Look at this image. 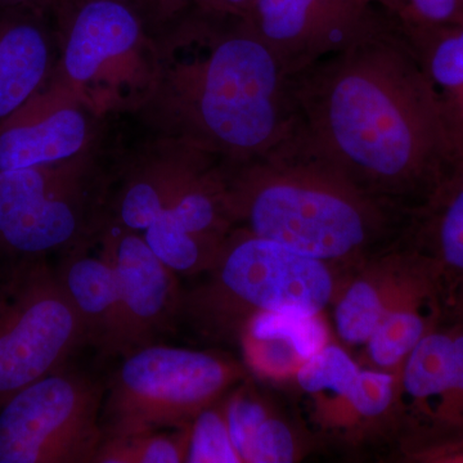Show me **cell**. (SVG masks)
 Here are the masks:
<instances>
[{"instance_id": "4316f807", "label": "cell", "mask_w": 463, "mask_h": 463, "mask_svg": "<svg viewBox=\"0 0 463 463\" xmlns=\"http://www.w3.org/2000/svg\"><path fill=\"white\" fill-rule=\"evenodd\" d=\"M449 318L452 321L453 340H455V383H453L452 392L448 401L446 417H444L443 426L439 432L437 441L426 452H423L419 459H422V457L438 448L447 446V444L463 438V318H453V317H449Z\"/></svg>"}, {"instance_id": "9a60e30c", "label": "cell", "mask_w": 463, "mask_h": 463, "mask_svg": "<svg viewBox=\"0 0 463 463\" xmlns=\"http://www.w3.org/2000/svg\"><path fill=\"white\" fill-rule=\"evenodd\" d=\"M57 57L50 8L0 5V124L47 85Z\"/></svg>"}, {"instance_id": "f1b7e54d", "label": "cell", "mask_w": 463, "mask_h": 463, "mask_svg": "<svg viewBox=\"0 0 463 463\" xmlns=\"http://www.w3.org/2000/svg\"><path fill=\"white\" fill-rule=\"evenodd\" d=\"M252 2L254 0H194V9L212 16L245 18Z\"/></svg>"}, {"instance_id": "2e32d148", "label": "cell", "mask_w": 463, "mask_h": 463, "mask_svg": "<svg viewBox=\"0 0 463 463\" xmlns=\"http://www.w3.org/2000/svg\"><path fill=\"white\" fill-rule=\"evenodd\" d=\"M403 245L431 261L447 316L463 318V161L411 216Z\"/></svg>"}, {"instance_id": "3957f363", "label": "cell", "mask_w": 463, "mask_h": 463, "mask_svg": "<svg viewBox=\"0 0 463 463\" xmlns=\"http://www.w3.org/2000/svg\"><path fill=\"white\" fill-rule=\"evenodd\" d=\"M224 182L234 228L323 261L340 285L401 248L411 223L347 181L295 128L260 156L225 163Z\"/></svg>"}, {"instance_id": "4dcf8cb0", "label": "cell", "mask_w": 463, "mask_h": 463, "mask_svg": "<svg viewBox=\"0 0 463 463\" xmlns=\"http://www.w3.org/2000/svg\"><path fill=\"white\" fill-rule=\"evenodd\" d=\"M54 0H0V5H33V7L51 8Z\"/></svg>"}, {"instance_id": "7a4b0ae2", "label": "cell", "mask_w": 463, "mask_h": 463, "mask_svg": "<svg viewBox=\"0 0 463 463\" xmlns=\"http://www.w3.org/2000/svg\"><path fill=\"white\" fill-rule=\"evenodd\" d=\"M156 69L127 118L137 132L242 163L285 141L297 123L282 61L242 17L192 9L156 41Z\"/></svg>"}, {"instance_id": "277c9868", "label": "cell", "mask_w": 463, "mask_h": 463, "mask_svg": "<svg viewBox=\"0 0 463 463\" xmlns=\"http://www.w3.org/2000/svg\"><path fill=\"white\" fill-rule=\"evenodd\" d=\"M115 123L78 156L0 170V265L42 260L96 242L108 222Z\"/></svg>"}, {"instance_id": "f546056e", "label": "cell", "mask_w": 463, "mask_h": 463, "mask_svg": "<svg viewBox=\"0 0 463 463\" xmlns=\"http://www.w3.org/2000/svg\"><path fill=\"white\" fill-rule=\"evenodd\" d=\"M421 461L428 462H463V438L447 446L432 450Z\"/></svg>"}, {"instance_id": "7402d4cb", "label": "cell", "mask_w": 463, "mask_h": 463, "mask_svg": "<svg viewBox=\"0 0 463 463\" xmlns=\"http://www.w3.org/2000/svg\"><path fill=\"white\" fill-rule=\"evenodd\" d=\"M191 426L103 439L93 463L187 462Z\"/></svg>"}, {"instance_id": "7c38bea8", "label": "cell", "mask_w": 463, "mask_h": 463, "mask_svg": "<svg viewBox=\"0 0 463 463\" xmlns=\"http://www.w3.org/2000/svg\"><path fill=\"white\" fill-rule=\"evenodd\" d=\"M115 118L65 91L44 87L0 124V170L78 156L108 134Z\"/></svg>"}, {"instance_id": "52a82bcc", "label": "cell", "mask_w": 463, "mask_h": 463, "mask_svg": "<svg viewBox=\"0 0 463 463\" xmlns=\"http://www.w3.org/2000/svg\"><path fill=\"white\" fill-rule=\"evenodd\" d=\"M123 356L105 386V438L187 428L246 374L237 362L203 350L148 344Z\"/></svg>"}, {"instance_id": "6da1fadb", "label": "cell", "mask_w": 463, "mask_h": 463, "mask_svg": "<svg viewBox=\"0 0 463 463\" xmlns=\"http://www.w3.org/2000/svg\"><path fill=\"white\" fill-rule=\"evenodd\" d=\"M303 141L373 199L412 216L456 165L416 51L388 17L289 76Z\"/></svg>"}, {"instance_id": "ba28073f", "label": "cell", "mask_w": 463, "mask_h": 463, "mask_svg": "<svg viewBox=\"0 0 463 463\" xmlns=\"http://www.w3.org/2000/svg\"><path fill=\"white\" fill-rule=\"evenodd\" d=\"M105 386L63 365L0 407V463H93Z\"/></svg>"}, {"instance_id": "83f0119b", "label": "cell", "mask_w": 463, "mask_h": 463, "mask_svg": "<svg viewBox=\"0 0 463 463\" xmlns=\"http://www.w3.org/2000/svg\"><path fill=\"white\" fill-rule=\"evenodd\" d=\"M141 16L155 41L184 20L194 0H125Z\"/></svg>"}, {"instance_id": "44dd1931", "label": "cell", "mask_w": 463, "mask_h": 463, "mask_svg": "<svg viewBox=\"0 0 463 463\" xmlns=\"http://www.w3.org/2000/svg\"><path fill=\"white\" fill-rule=\"evenodd\" d=\"M225 412L242 463H288L300 456L294 429L245 389L225 398Z\"/></svg>"}, {"instance_id": "8fae6325", "label": "cell", "mask_w": 463, "mask_h": 463, "mask_svg": "<svg viewBox=\"0 0 463 463\" xmlns=\"http://www.w3.org/2000/svg\"><path fill=\"white\" fill-rule=\"evenodd\" d=\"M99 245L114 267L120 298L116 355L154 344L181 310L178 276L149 249L142 233L106 222Z\"/></svg>"}, {"instance_id": "5bb4252c", "label": "cell", "mask_w": 463, "mask_h": 463, "mask_svg": "<svg viewBox=\"0 0 463 463\" xmlns=\"http://www.w3.org/2000/svg\"><path fill=\"white\" fill-rule=\"evenodd\" d=\"M452 321L446 317L413 347L399 373L398 398L408 399L399 421L405 450L413 458L437 441L455 383Z\"/></svg>"}, {"instance_id": "d6986e66", "label": "cell", "mask_w": 463, "mask_h": 463, "mask_svg": "<svg viewBox=\"0 0 463 463\" xmlns=\"http://www.w3.org/2000/svg\"><path fill=\"white\" fill-rule=\"evenodd\" d=\"M446 316L439 285L423 288L390 307L364 344L373 368L399 374L413 347Z\"/></svg>"}, {"instance_id": "ffe728a7", "label": "cell", "mask_w": 463, "mask_h": 463, "mask_svg": "<svg viewBox=\"0 0 463 463\" xmlns=\"http://www.w3.org/2000/svg\"><path fill=\"white\" fill-rule=\"evenodd\" d=\"M403 33L434 87L456 161L459 163L463 161V26Z\"/></svg>"}, {"instance_id": "603a6c76", "label": "cell", "mask_w": 463, "mask_h": 463, "mask_svg": "<svg viewBox=\"0 0 463 463\" xmlns=\"http://www.w3.org/2000/svg\"><path fill=\"white\" fill-rule=\"evenodd\" d=\"M359 370L361 367L344 347L328 343L301 364L295 380L307 394L331 392L346 402Z\"/></svg>"}, {"instance_id": "1f68e13d", "label": "cell", "mask_w": 463, "mask_h": 463, "mask_svg": "<svg viewBox=\"0 0 463 463\" xmlns=\"http://www.w3.org/2000/svg\"><path fill=\"white\" fill-rule=\"evenodd\" d=\"M12 268L14 267H5V265H0V298H2L5 286H7L9 276H11Z\"/></svg>"}, {"instance_id": "cb8c5ba5", "label": "cell", "mask_w": 463, "mask_h": 463, "mask_svg": "<svg viewBox=\"0 0 463 463\" xmlns=\"http://www.w3.org/2000/svg\"><path fill=\"white\" fill-rule=\"evenodd\" d=\"M405 33L463 26V0H373Z\"/></svg>"}, {"instance_id": "d4e9b609", "label": "cell", "mask_w": 463, "mask_h": 463, "mask_svg": "<svg viewBox=\"0 0 463 463\" xmlns=\"http://www.w3.org/2000/svg\"><path fill=\"white\" fill-rule=\"evenodd\" d=\"M187 462L242 463L232 440L225 398L203 410L192 423Z\"/></svg>"}, {"instance_id": "8992f818", "label": "cell", "mask_w": 463, "mask_h": 463, "mask_svg": "<svg viewBox=\"0 0 463 463\" xmlns=\"http://www.w3.org/2000/svg\"><path fill=\"white\" fill-rule=\"evenodd\" d=\"M58 57L45 87L85 100L109 118L127 115L147 91L156 41L125 0H54Z\"/></svg>"}, {"instance_id": "5b68a950", "label": "cell", "mask_w": 463, "mask_h": 463, "mask_svg": "<svg viewBox=\"0 0 463 463\" xmlns=\"http://www.w3.org/2000/svg\"><path fill=\"white\" fill-rule=\"evenodd\" d=\"M203 274L197 288L183 292L179 316L214 340H239L263 313L321 315L340 288L323 261L240 228Z\"/></svg>"}, {"instance_id": "30bf717a", "label": "cell", "mask_w": 463, "mask_h": 463, "mask_svg": "<svg viewBox=\"0 0 463 463\" xmlns=\"http://www.w3.org/2000/svg\"><path fill=\"white\" fill-rule=\"evenodd\" d=\"M383 17L373 0H254L245 20L291 76L345 50Z\"/></svg>"}, {"instance_id": "ac0fdd59", "label": "cell", "mask_w": 463, "mask_h": 463, "mask_svg": "<svg viewBox=\"0 0 463 463\" xmlns=\"http://www.w3.org/2000/svg\"><path fill=\"white\" fill-rule=\"evenodd\" d=\"M246 364L268 379L295 377L301 364L330 343L321 315L263 313L241 332Z\"/></svg>"}, {"instance_id": "484cf974", "label": "cell", "mask_w": 463, "mask_h": 463, "mask_svg": "<svg viewBox=\"0 0 463 463\" xmlns=\"http://www.w3.org/2000/svg\"><path fill=\"white\" fill-rule=\"evenodd\" d=\"M399 374L377 368H362L356 374L346 403L364 419H381L397 411Z\"/></svg>"}, {"instance_id": "9c48e42d", "label": "cell", "mask_w": 463, "mask_h": 463, "mask_svg": "<svg viewBox=\"0 0 463 463\" xmlns=\"http://www.w3.org/2000/svg\"><path fill=\"white\" fill-rule=\"evenodd\" d=\"M85 345L83 328L48 260L14 265L0 298V407L60 370Z\"/></svg>"}, {"instance_id": "e0dca14e", "label": "cell", "mask_w": 463, "mask_h": 463, "mask_svg": "<svg viewBox=\"0 0 463 463\" xmlns=\"http://www.w3.org/2000/svg\"><path fill=\"white\" fill-rule=\"evenodd\" d=\"M96 242L66 252L54 269L83 328L85 345L111 356L116 355L120 298L111 261L99 243V251L91 252Z\"/></svg>"}, {"instance_id": "4fadbf2b", "label": "cell", "mask_w": 463, "mask_h": 463, "mask_svg": "<svg viewBox=\"0 0 463 463\" xmlns=\"http://www.w3.org/2000/svg\"><path fill=\"white\" fill-rule=\"evenodd\" d=\"M224 164L219 161L201 174L142 232L149 249L176 276L207 272L234 230Z\"/></svg>"}]
</instances>
